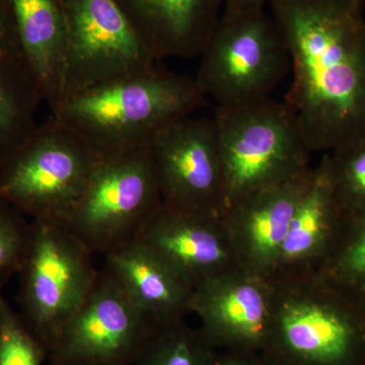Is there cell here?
<instances>
[{
	"label": "cell",
	"instance_id": "cell-1",
	"mask_svg": "<svg viewBox=\"0 0 365 365\" xmlns=\"http://www.w3.org/2000/svg\"><path fill=\"white\" fill-rule=\"evenodd\" d=\"M294 81L287 103L312 151L365 139L364 0H271Z\"/></svg>",
	"mask_w": 365,
	"mask_h": 365
},
{
	"label": "cell",
	"instance_id": "cell-2",
	"mask_svg": "<svg viewBox=\"0 0 365 365\" xmlns=\"http://www.w3.org/2000/svg\"><path fill=\"white\" fill-rule=\"evenodd\" d=\"M205 103L195 78L155 66L66 96L51 109L53 117L105 158L148 150L158 132Z\"/></svg>",
	"mask_w": 365,
	"mask_h": 365
},
{
	"label": "cell",
	"instance_id": "cell-3",
	"mask_svg": "<svg viewBox=\"0 0 365 365\" xmlns=\"http://www.w3.org/2000/svg\"><path fill=\"white\" fill-rule=\"evenodd\" d=\"M222 167V206H230L307 172L311 148L294 110L267 98L216 109Z\"/></svg>",
	"mask_w": 365,
	"mask_h": 365
},
{
	"label": "cell",
	"instance_id": "cell-4",
	"mask_svg": "<svg viewBox=\"0 0 365 365\" xmlns=\"http://www.w3.org/2000/svg\"><path fill=\"white\" fill-rule=\"evenodd\" d=\"M100 158L51 116L0 167V200L33 220L63 222Z\"/></svg>",
	"mask_w": 365,
	"mask_h": 365
},
{
	"label": "cell",
	"instance_id": "cell-5",
	"mask_svg": "<svg viewBox=\"0 0 365 365\" xmlns=\"http://www.w3.org/2000/svg\"><path fill=\"white\" fill-rule=\"evenodd\" d=\"M195 81L217 107H239L270 98L290 69L289 53L265 9L222 14Z\"/></svg>",
	"mask_w": 365,
	"mask_h": 365
},
{
	"label": "cell",
	"instance_id": "cell-6",
	"mask_svg": "<svg viewBox=\"0 0 365 365\" xmlns=\"http://www.w3.org/2000/svg\"><path fill=\"white\" fill-rule=\"evenodd\" d=\"M91 252L57 220H33L20 272L23 319L50 350L98 276Z\"/></svg>",
	"mask_w": 365,
	"mask_h": 365
},
{
	"label": "cell",
	"instance_id": "cell-7",
	"mask_svg": "<svg viewBox=\"0 0 365 365\" xmlns=\"http://www.w3.org/2000/svg\"><path fill=\"white\" fill-rule=\"evenodd\" d=\"M160 204L148 148L129 151L100 158L61 222L91 253L106 255L136 239Z\"/></svg>",
	"mask_w": 365,
	"mask_h": 365
},
{
	"label": "cell",
	"instance_id": "cell-8",
	"mask_svg": "<svg viewBox=\"0 0 365 365\" xmlns=\"http://www.w3.org/2000/svg\"><path fill=\"white\" fill-rule=\"evenodd\" d=\"M61 1L67 44L60 100L155 66L158 60L115 0Z\"/></svg>",
	"mask_w": 365,
	"mask_h": 365
},
{
	"label": "cell",
	"instance_id": "cell-9",
	"mask_svg": "<svg viewBox=\"0 0 365 365\" xmlns=\"http://www.w3.org/2000/svg\"><path fill=\"white\" fill-rule=\"evenodd\" d=\"M153 326L106 269L49 351L53 362L131 365Z\"/></svg>",
	"mask_w": 365,
	"mask_h": 365
},
{
	"label": "cell",
	"instance_id": "cell-10",
	"mask_svg": "<svg viewBox=\"0 0 365 365\" xmlns=\"http://www.w3.org/2000/svg\"><path fill=\"white\" fill-rule=\"evenodd\" d=\"M163 204L216 213L222 206V167L215 119L182 117L148 146Z\"/></svg>",
	"mask_w": 365,
	"mask_h": 365
},
{
	"label": "cell",
	"instance_id": "cell-11",
	"mask_svg": "<svg viewBox=\"0 0 365 365\" xmlns=\"http://www.w3.org/2000/svg\"><path fill=\"white\" fill-rule=\"evenodd\" d=\"M215 213L185 210L160 204L136 239L195 289L222 274L228 259L227 240Z\"/></svg>",
	"mask_w": 365,
	"mask_h": 365
},
{
	"label": "cell",
	"instance_id": "cell-12",
	"mask_svg": "<svg viewBox=\"0 0 365 365\" xmlns=\"http://www.w3.org/2000/svg\"><path fill=\"white\" fill-rule=\"evenodd\" d=\"M340 285L341 294L330 299L294 302L283 309L281 332L292 351L329 365L352 356L365 324V297Z\"/></svg>",
	"mask_w": 365,
	"mask_h": 365
},
{
	"label": "cell",
	"instance_id": "cell-13",
	"mask_svg": "<svg viewBox=\"0 0 365 365\" xmlns=\"http://www.w3.org/2000/svg\"><path fill=\"white\" fill-rule=\"evenodd\" d=\"M155 59L200 56L225 0H115Z\"/></svg>",
	"mask_w": 365,
	"mask_h": 365
},
{
	"label": "cell",
	"instance_id": "cell-14",
	"mask_svg": "<svg viewBox=\"0 0 365 365\" xmlns=\"http://www.w3.org/2000/svg\"><path fill=\"white\" fill-rule=\"evenodd\" d=\"M110 273L155 325L190 309L194 289L145 245L134 239L104 255Z\"/></svg>",
	"mask_w": 365,
	"mask_h": 365
},
{
	"label": "cell",
	"instance_id": "cell-15",
	"mask_svg": "<svg viewBox=\"0 0 365 365\" xmlns=\"http://www.w3.org/2000/svg\"><path fill=\"white\" fill-rule=\"evenodd\" d=\"M21 54L43 102L60 100L67 44L61 0H9Z\"/></svg>",
	"mask_w": 365,
	"mask_h": 365
},
{
	"label": "cell",
	"instance_id": "cell-16",
	"mask_svg": "<svg viewBox=\"0 0 365 365\" xmlns=\"http://www.w3.org/2000/svg\"><path fill=\"white\" fill-rule=\"evenodd\" d=\"M311 170L289 181L274 185L242 199L234 211L245 252L257 264L279 260L290 222L306 189Z\"/></svg>",
	"mask_w": 365,
	"mask_h": 365
},
{
	"label": "cell",
	"instance_id": "cell-17",
	"mask_svg": "<svg viewBox=\"0 0 365 365\" xmlns=\"http://www.w3.org/2000/svg\"><path fill=\"white\" fill-rule=\"evenodd\" d=\"M190 309L211 328L246 339H256L265 331L269 306L260 285L244 278L220 275L194 289Z\"/></svg>",
	"mask_w": 365,
	"mask_h": 365
},
{
	"label": "cell",
	"instance_id": "cell-18",
	"mask_svg": "<svg viewBox=\"0 0 365 365\" xmlns=\"http://www.w3.org/2000/svg\"><path fill=\"white\" fill-rule=\"evenodd\" d=\"M343 222L344 217L334 197L325 155L318 169L311 172L290 222L279 259L302 260L314 254L328 239L332 227Z\"/></svg>",
	"mask_w": 365,
	"mask_h": 365
},
{
	"label": "cell",
	"instance_id": "cell-19",
	"mask_svg": "<svg viewBox=\"0 0 365 365\" xmlns=\"http://www.w3.org/2000/svg\"><path fill=\"white\" fill-rule=\"evenodd\" d=\"M43 102L25 62L0 66V167L32 135Z\"/></svg>",
	"mask_w": 365,
	"mask_h": 365
},
{
	"label": "cell",
	"instance_id": "cell-20",
	"mask_svg": "<svg viewBox=\"0 0 365 365\" xmlns=\"http://www.w3.org/2000/svg\"><path fill=\"white\" fill-rule=\"evenodd\" d=\"M326 155L336 203L344 220L365 213V139Z\"/></svg>",
	"mask_w": 365,
	"mask_h": 365
},
{
	"label": "cell",
	"instance_id": "cell-21",
	"mask_svg": "<svg viewBox=\"0 0 365 365\" xmlns=\"http://www.w3.org/2000/svg\"><path fill=\"white\" fill-rule=\"evenodd\" d=\"M46 348L16 314L0 287V365H42Z\"/></svg>",
	"mask_w": 365,
	"mask_h": 365
},
{
	"label": "cell",
	"instance_id": "cell-22",
	"mask_svg": "<svg viewBox=\"0 0 365 365\" xmlns=\"http://www.w3.org/2000/svg\"><path fill=\"white\" fill-rule=\"evenodd\" d=\"M31 237V225L0 200V287L20 272Z\"/></svg>",
	"mask_w": 365,
	"mask_h": 365
},
{
	"label": "cell",
	"instance_id": "cell-23",
	"mask_svg": "<svg viewBox=\"0 0 365 365\" xmlns=\"http://www.w3.org/2000/svg\"><path fill=\"white\" fill-rule=\"evenodd\" d=\"M350 227L336 260L337 282L365 297V213L344 220Z\"/></svg>",
	"mask_w": 365,
	"mask_h": 365
},
{
	"label": "cell",
	"instance_id": "cell-24",
	"mask_svg": "<svg viewBox=\"0 0 365 365\" xmlns=\"http://www.w3.org/2000/svg\"><path fill=\"white\" fill-rule=\"evenodd\" d=\"M153 334L146 341L134 365H199L198 351L185 334H170L153 342Z\"/></svg>",
	"mask_w": 365,
	"mask_h": 365
},
{
	"label": "cell",
	"instance_id": "cell-25",
	"mask_svg": "<svg viewBox=\"0 0 365 365\" xmlns=\"http://www.w3.org/2000/svg\"><path fill=\"white\" fill-rule=\"evenodd\" d=\"M24 61L9 0H0V66Z\"/></svg>",
	"mask_w": 365,
	"mask_h": 365
},
{
	"label": "cell",
	"instance_id": "cell-26",
	"mask_svg": "<svg viewBox=\"0 0 365 365\" xmlns=\"http://www.w3.org/2000/svg\"><path fill=\"white\" fill-rule=\"evenodd\" d=\"M271 0H225L222 14H237L265 9Z\"/></svg>",
	"mask_w": 365,
	"mask_h": 365
},
{
	"label": "cell",
	"instance_id": "cell-27",
	"mask_svg": "<svg viewBox=\"0 0 365 365\" xmlns=\"http://www.w3.org/2000/svg\"><path fill=\"white\" fill-rule=\"evenodd\" d=\"M52 365H86V364H66V362H53Z\"/></svg>",
	"mask_w": 365,
	"mask_h": 365
}]
</instances>
